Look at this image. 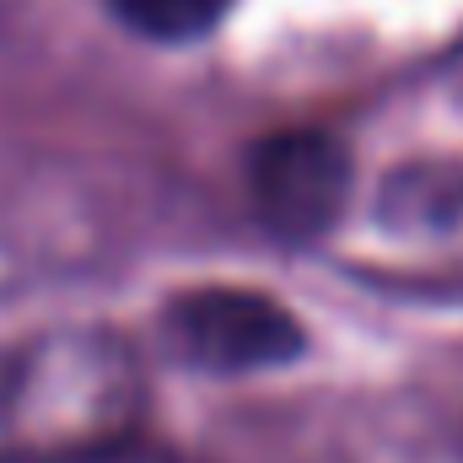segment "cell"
Returning <instances> with one entry per match:
<instances>
[{
	"instance_id": "obj_2",
	"label": "cell",
	"mask_w": 463,
	"mask_h": 463,
	"mask_svg": "<svg viewBox=\"0 0 463 463\" xmlns=\"http://www.w3.org/2000/svg\"><path fill=\"white\" fill-rule=\"evenodd\" d=\"M156 345L173 366L200 377H264L302 361L307 324L259 286L205 280L156 307Z\"/></svg>"
},
{
	"instance_id": "obj_1",
	"label": "cell",
	"mask_w": 463,
	"mask_h": 463,
	"mask_svg": "<svg viewBox=\"0 0 463 463\" xmlns=\"http://www.w3.org/2000/svg\"><path fill=\"white\" fill-rule=\"evenodd\" d=\"M146 415V361L103 324L0 340V463L114 458Z\"/></svg>"
},
{
	"instance_id": "obj_5",
	"label": "cell",
	"mask_w": 463,
	"mask_h": 463,
	"mask_svg": "<svg viewBox=\"0 0 463 463\" xmlns=\"http://www.w3.org/2000/svg\"><path fill=\"white\" fill-rule=\"evenodd\" d=\"M92 463H129V458H124V453H114V458H92Z\"/></svg>"
},
{
	"instance_id": "obj_4",
	"label": "cell",
	"mask_w": 463,
	"mask_h": 463,
	"mask_svg": "<svg viewBox=\"0 0 463 463\" xmlns=\"http://www.w3.org/2000/svg\"><path fill=\"white\" fill-rule=\"evenodd\" d=\"M98 5L146 43H200L232 11V0H98Z\"/></svg>"
},
{
	"instance_id": "obj_3",
	"label": "cell",
	"mask_w": 463,
	"mask_h": 463,
	"mask_svg": "<svg viewBox=\"0 0 463 463\" xmlns=\"http://www.w3.org/2000/svg\"><path fill=\"white\" fill-rule=\"evenodd\" d=\"M248 205L275 242H329L355 200V151L335 129L286 124L248 146Z\"/></svg>"
}]
</instances>
